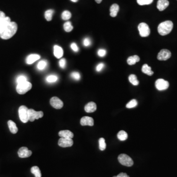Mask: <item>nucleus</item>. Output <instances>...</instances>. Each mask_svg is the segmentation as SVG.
Returning <instances> with one entry per match:
<instances>
[{
  "label": "nucleus",
  "instance_id": "ddd939ff",
  "mask_svg": "<svg viewBox=\"0 0 177 177\" xmlns=\"http://www.w3.org/2000/svg\"><path fill=\"white\" fill-rule=\"evenodd\" d=\"M80 123L82 126H93L94 125V119L92 117L85 116L82 117L80 120Z\"/></svg>",
  "mask_w": 177,
  "mask_h": 177
},
{
  "label": "nucleus",
  "instance_id": "a18cd8bd",
  "mask_svg": "<svg viewBox=\"0 0 177 177\" xmlns=\"http://www.w3.org/2000/svg\"><path fill=\"white\" fill-rule=\"evenodd\" d=\"M72 2H74V3H76V2H77L78 0H71Z\"/></svg>",
  "mask_w": 177,
  "mask_h": 177
},
{
  "label": "nucleus",
  "instance_id": "c756f323",
  "mask_svg": "<svg viewBox=\"0 0 177 177\" xmlns=\"http://www.w3.org/2000/svg\"><path fill=\"white\" fill-rule=\"evenodd\" d=\"M71 17V13L68 11H65L62 14V18L64 20H69Z\"/></svg>",
  "mask_w": 177,
  "mask_h": 177
},
{
  "label": "nucleus",
  "instance_id": "1a4fd4ad",
  "mask_svg": "<svg viewBox=\"0 0 177 177\" xmlns=\"http://www.w3.org/2000/svg\"><path fill=\"white\" fill-rule=\"evenodd\" d=\"M73 144V141L71 138H61L58 141L59 146L63 148L70 147L72 146Z\"/></svg>",
  "mask_w": 177,
  "mask_h": 177
},
{
  "label": "nucleus",
  "instance_id": "a211bd4d",
  "mask_svg": "<svg viewBox=\"0 0 177 177\" xmlns=\"http://www.w3.org/2000/svg\"><path fill=\"white\" fill-rule=\"evenodd\" d=\"M54 55L57 59H60L63 55V49L58 45L54 46Z\"/></svg>",
  "mask_w": 177,
  "mask_h": 177
},
{
  "label": "nucleus",
  "instance_id": "f257e3e1",
  "mask_svg": "<svg viewBox=\"0 0 177 177\" xmlns=\"http://www.w3.org/2000/svg\"><path fill=\"white\" fill-rule=\"evenodd\" d=\"M17 29L18 26L16 23L11 22L6 28L3 32H0V37L3 39H11L16 34Z\"/></svg>",
  "mask_w": 177,
  "mask_h": 177
},
{
  "label": "nucleus",
  "instance_id": "f8f14e48",
  "mask_svg": "<svg viewBox=\"0 0 177 177\" xmlns=\"http://www.w3.org/2000/svg\"><path fill=\"white\" fill-rule=\"evenodd\" d=\"M18 154L20 158H26L30 157L32 154V152L30 150H29L28 148L23 147L19 149Z\"/></svg>",
  "mask_w": 177,
  "mask_h": 177
},
{
  "label": "nucleus",
  "instance_id": "bb28decb",
  "mask_svg": "<svg viewBox=\"0 0 177 177\" xmlns=\"http://www.w3.org/2000/svg\"><path fill=\"white\" fill-rule=\"evenodd\" d=\"M128 80L129 82L134 86H137L139 83L138 80H137V76L134 74L130 75L128 77Z\"/></svg>",
  "mask_w": 177,
  "mask_h": 177
},
{
  "label": "nucleus",
  "instance_id": "9b49d317",
  "mask_svg": "<svg viewBox=\"0 0 177 177\" xmlns=\"http://www.w3.org/2000/svg\"><path fill=\"white\" fill-rule=\"evenodd\" d=\"M171 53L167 49L160 50L157 55V59L159 61H166L171 57Z\"/></svg>",
  "mask_w": 177,
  "mask_h": 177
},
{
  "label": "nucleus",
  "instance_id": "72a5a7b5",
  "mask_svg": "<svg viewBox=\"0 0 177 177\" xmlns=\"http://www.w3.org/2000/svg\"><path fill=\"white\" fill-rule=\"evenodd\" d=\"M57 80H58V77L57 76L54 75L48 76V77L46 78V81L48 83L55 82L56 81H57Z\"/></svg>",
  "mask_w": 177,
  "mask_h": 177
},
{
  "label": "nucleus",
  "instance_id": "c9c22d12",
  "mask_svg": "<svg viewBox=\"0 0 177 177\" xmlns=\"http://www.w3.org/2000/svg\"><path fill=\"white\" fill-rule=\"evenodd\" d=\"M26 81H27V77L24 75L19 76L16 80L17 84L25 82Z\"/></svg>",
  "mask_w": 177,
  "mask_h": 177
},
{
  "label": "nucleus",
  "instance_id": "0eeeda50",
  "mask_svg": "<svg viewBox=\"0 0 177 177\" xmlns=\"http://www.w3.org/2000/svg\"><path fill=\"white\" fill-rule=\"evenodd\" d=\"M29 114V120L31 122H34L35 120H37L41 118L43 116V112L42 111H35L32 109H30L28 110Z\"/></svg>",
  "mask_w": 177,
  "mask_h": 177
},
{
  "label": "nucleus",
  "instance_id": "9d476101",
  "mask_svg": "<svg viewBox=\"0 0 177 177\" xmlns=\"http://www.w3.org/2000/svg\"><path fill=\"white\" fill-rule=\"evenodd\" d=\"M50 103L53 107L57 109H61L63 106V102H62L59 98L56 97L51 98L50 101Z\"/></svg>",
  "mask_w": 177,
  "mask_h": 177
},
{
  "label": "nucleus",
  "instance_id": "f3484780",
  "mask_svg": "<svg viewBox=\"0 0 177 177\" xmlns=\"http://www.w3.org/2000/svg\"><path fill=\"white\" fill-rule=\"evenodd\" d=\"M97 110V105L94 102H90L85 106V110L87 113H92Z\"/></svg>",
  "mask_w": 177,
  "mask_h": 177
},
{
  "label": "nucleus",
  "instance_id": "37998d69",
  "mask_svg": "<svg viewBox=\"0 0 177 177\" xmlns=\"http://www.w3.org/2000/svg\"><path fill=\"white\" fill-rule=\"evenodd\" d=\"M6 17V14H5V13L3 12V11H0V21H1L4 18H5Z\"/></svg>",
  "mask_w": 177,
  "mask_h": 177
},
{
  "label": "nucleus",
  "instance_id": "ea45409f",
  "mask_svg": "<svg viewBox=\"0 0 177 177\" xmlns=\"http://www.w3.org/2000/svg\"><path fill=\"white\" fill-rule=\"evenodd\" d=\"M104 63H99L96 67V71L97 72H100L103 69V68H104Z\"/></svg>",
  "mask_w": 177,
  "mask_h": 177
},
{
  "label": "nucleus",
  "instance_id": "423d86ee",
  "mask_svg": "<svg viewBox=\"0 0 177 177\" xmlns=\"http://www.w3.org/2000/svg\"><path fill=\"white\" fill-rule=\"evenodd\" d=\"M138 29L140 36L142 37H147L150 34V29L146 23H140L138 27Z\"/></svg>",
  "mask_w": 177,
  "mask_h": 177
},
{
  "label": "nucleus",
  "instance_id": "412c9836",
  "mask_svg": "<svg viewBox=\"0 0 177 177\" xmlns=\"http://www.w3.org/2000/svg\"><path fill=\"white\" fill-rule=\"evenodd\" d=\"M8 124L11 133H13V134H16L17 133L18 129V128L16 126V123L14 122H13V121L11 120L8 121Z\"/></svg>",
  "mask_w": 177,
  "mask_h": 177
},
{
  "label": "nucleus",
  "instance_id": "7ed1b4c3",
  "mask_svg": "<svg viewBox=\"0 0 177 177\" xmlns=\"http://www.w3.org/2000/svg\"><path fill=\"white\" fill-rule=\"evenodd\" d=\"M32 88V84L28 81L18 84L16 88L17 92L20 94H24L28 92Z\"/></svg>",
  "mask_w": 177,
  "mask_h": 177
},
{
  "label": "nucleus",
  "instance_id": "cd10ccee",
  "mask_svg": "<svg viewBox=\"0 0 177 177\" xmlns=\"http://www.w3.org/2000/svg\"><path fill=\"white\" fill-rule=\"evenodd\" d=\"M63 29L66 32H71L73 29V27L71 25V22L68 21L64 24Z\"/></svg>",
  "mask_w": 177,
  "mask_h": 177
},
{
  "label": "nucleus",
  "instance_id": "c03bdc74",
  "mask_svg": "<svg viewBox=\"0 0 177 177\" xmlns=\"http://www.w3.org/2000/svg\"><path fill=\"white\" fill-rule=\"evenodd\" d=\"M96 2L97 3V4H100L102 2V0H95Z\"/></svg>",
  "mask_w": 177,
  "mask_h": 177
},
{
  "label": "nucleus",
  "instance_id": "2f4dec72",
  "mask_svg": "<svg viewBox=\"0 0 177 177\" xmlns=\"http://www.w3.org/2000/svg\"><path fill=\"white\" fill-rule=\"evenodd\" d=\"M47 65V62L46 61L42 60L39 62L37 65V68L39 70H43L45 68H46V66Z\"/></svg>",
  "mask_w": 177,
  "mask_h": 177
},
{
  "label": "nucleus",
  "instance_id": "4be33fe9",
  "mask_svg": "<svg viewBox=\"0 0 177 177\" xmlns=\"http://www.w3.org/2000/svg\"><path fill=\"white\" fill-rule=\"evenodd\" d=\"M140 61V58L138 56L134 55L128 57L127 60V63L129 65H135L137 62Z\"/></svg>",
  "mask_w": 177,
  "mask_h": 177
},
{
  "label": "nucleus",
  "instance_id": "4c0bfd02",
  "mask_svg": "<svg viewBox=\"0 0 177 177\" xmlns=\"http://www.w3.org/2000/svg\"><path fill=\"white\" fill-rule=\"evenodd\" d=\"M83 43L84 46H86V47H88V46H90L91 44V40L89 38L86 37L84 39L83 42Z\"/></svg>",
  "mask_w": 177,
  "mask_h": 177
},
{
  "label": "nucleus",
  "instance_id": "5701e85b",
  "mask_svg": "<svg viewBox=\"0 0 177 177\" xmlns=\"http://www.w3.org/2000/svg\"><path fill=\"white\" fill-rule=\"evenodd\" d=\"M142 71L144 73L147 74L148 75L152 76L154 74V72L152 71L151 67L149 66L147 64H145L143 66L142 68Z\"/></svg>",
  "mask_w": 177,
  "mask_h": 177
},
{
  "label": "nucleus",
  "instance_id": "a878e982",
  "mask_svg": "<svg viewBox=\"0 0 177 177\" xmlns=\"http://www.w3.org/2000/svg\"><path fill=\"white\" fill-rule=\"evenodd\" d=\"M117 137L120 141H123L128 139V135L126 131L121 130L117 134Z\"/></svg>",
  "mask_w": 177,
  "mask_h": 177
},
{
  "label": "nucleus",
  "instance_id": "b1692460",
  "mask_svg": "<svg viewBox=\"0 0 177 177\" xmlns=\"http://www.w3.org/2000/svg\"><path fill=\"white\" fill-rule=\"evenodd\" d=\"M31 172L34 174L35 177H42V173L39 168L37 166H35L31 168Z\"/></svg>",
  "mask_w": 177,
  "mask_h": 177
},
{
  "label": "nucleus",
  "instance_id": "473e14b6",
  "mask_svg": "<svg viewBox=\"0 0 177 177\" xmlns=\"http://www.w3.org/2000/svg\"><path fill=\"white\" fill-rule=\"evenodd\" d=\"M154 1V0H137L138 4L140 6L148 5L151 4Z\"/></svg>",
  "mask_w": 177,
  "mask_h": 177
},
{
  "label": "nucleus",
  "instance_id": "2eb2a0df",
  "mask_svg": "<svg viewBox=\"0 0 177 177\" xmlns=\"http://www.w3.org/2000/svg\"><path fill=\"white\" fill-rule=\"evenodd\" d=\"M169 5L168 0H159L157 3V8L159 11H161L166 9Z\"/></svg>",
  "mask_w": 177,
  "mask_h": 177
},
{
  "label": "nucleus",
  "instance_id": "39448f33",
  "mask_svg": "<svg viewBox=\"0 0 177 177\" xmlns=\"http://www.w3.org/2000/svg\"><path fill=\"white\" fill-rule=\"evenodd\" d=\"M119 162L124 166L128 167L132 166L133 165V161L131 157L127 154H121L118 157Z\"/></svg>",
  "mask_w": 177,
  "mask_h": 177
},
{
  "label": "nucleus",
  "instance_id": "79ce46f5",
  "mask_svg": "<svg viewBox=\"0 0 177 177\" xmlns=\"http://www.w3.org/2000/svg\"><path fill=\"white\" fill-rule=\"evenodd\" d=\"M113 177H129V176L125 173H120V174H118L116 176H114Z\"/></svg>",
  "mask_w": 177,
  "mask_h": 177
},
{
  "label": "nucleus",
  "instance_id": "f03ea898",
  "mask_svg": "<svg viewBox=\"0 0 177 177\" xmlns=\"http://www.w3.org/2000/svg\"><path fill=\"white\" fill-rule=\"evenodd\" d=\"M173 28V23L171 21H166L160 23L158 26V32L160 35H166L171 32Z\"/></svg>",
  "mask_w": 177,
  "mask_h": 177
},
{
  "label": "nucleus",
  "instance_id": "6ab92c4d",
  "mask_svg": "<svg viewBox=\"0 0 177 177\" xmlns=\"http://www.w3.org/2000/svg\"><path fill=\"white\" fill-rule=\"evenodd\" d=\"M59 135L62 138H73L74 135L71 131L68 130H61L59 133Z\"/></svg>",
  "mask_w": 177,
  "mask_h": 177
},
{
  "label": "nucleus",
  "instance_id": "a19ab883",
  "mask_svg": "<svg viewBox=\"0 0 177 177\" xmlns=\"http://www.w3.org/2000/svg\"><path fill=\"white\" fill-rule=\"evenodd\" d=\"M71 47L72 50H73V51H74V52H78L79 50V48L78 46H77V45L75 43H74V42H73V43H71Z\"/></svg>",
  "mask_w": 177,
  "mask_h": 177
},
{
  "label": "nucleus",
  "instance_id": "f704fd0d",
  "mask_svg": "<svg viewBox=\"0 0 177 177\" xmlns=\"http://www.w3.org/2000/svg\"><path fill=\"white\" fill-rule=\"evenodd\" d=\"M71 77L73 79L75 80H79L81 78V76L78 72L77 71H74L71 73Z\"/></svg>",
  "mask_w": 177,
  "mask_h": 177
},
{
  "label": "nucleus",
  "instance_id": "20e7f679",
  "mask_svg": "<svg viewBox=\"0 0 177 177\" xmlns=\"http://www.w3.org/2000/svg\"><path fill=\"white\" fill-rule=\"evenodd\" d=\"M28 109L26 106L22 105L20 106L18 110L19 116L20 120L24 123H27L29 121V114Z\"/></svg>",
  "mask_w": 177,
  "mask_h": 177
},
{
  "label": "nucleus",
  "instance_id": "e433bc0d",
  "mask_svg": "<svg viewBox=\"0 0 177 177\" xmlns=\"http://www.w3.org/2000/svg\"><path fill=\"white\" fill-rule=\"evenodd\" d=\"M66 60L65 58L61 59L59 61V66L62 68H65L66 67Z\"/></svg>",
  "mask_w": 177,
  "mask_h": 177
},
{
  "label": "nucleus",
  "instance_id": "393cba45",
  "mask_svg": "<svg viewBox=\"0 0 177 177\" xmlns=\"http://www.w3.org/2000/svg\"><path fill=\"white\" fill-rule=\"evenodd\" d=\"M54 11L53 9H48L45 12V18L47 21H50L52 19L53 15L54 14Z\"/></svg>",
  "mask_w": 177,
  "mask_h": 177
},
{
  "label": "nucleus",
  "instance_id": "6e6552de",
  "mask_svg": "<svg viewBox=\"0 0 177 177\" xmlns=\"http://www.w3.org/2000/svg\"><path fill=\"white\" fill-rule=\"evenodd\" d=\"M156 87L159 91H163L167 89L169 86V83L167 81L163 79H159L155 83Z\"/></svg>",
  "mask_w": 177,
  "mask_h": 177
},
{
  "label": "nucleus",
  "instance_id": "4468645a",
  "mask_svg": "<svg viewBox=\"0 0 177 177\" xmlns=\"http://www.w3.org/2000/svg\"><path fill=\"white\" fill-rule=\"evenodd\" d=\"M40 58V55H39L38 54H30V55L27 57L26 62L28 65H31L36 62L37 61L39 60Z\"/></svg>",
  "mask_w": 177,
  "mask_h": 177
},
{
  "label": "nucleus",
  "instance_id": "dca6fc26",
  "mask_svg": "<svg viewBox=\"0 0 177 177\" xmlns=\"http://www.w3.org/2000/svg\"><path fill=\"white\" fill-rule=\"evenodd\" d=\"M11 22V18L9 17H6L0 21V32H2L6 28Z\"/></svg>",
  "mask_w": 177,
  "mask_h": 177
},
{
  "label": "nucleus",
  "instance_id": "c85d7f7f",
  "mask_svg": "<svg viewBox=\"0 0 177 177\" xmlns=\"http://www.w3.org/2000/svg\"><path fill=\"white\" fill-rule=\"evenodd\" d=\"M99 148L101 151H104L106 147V144L105 143V141L103 138H100L99 139Z\"/></svg>",
  "mask_w": 177,
  "mask_h": 177
},
{
  "label": "nucleus",
  "instance_id": "58836bf2",
  "mask_svg": "<svg viewBox=\"0 0 177 177\" xmlns=\"http://www.w3.org/2000/svg\"><path fill=\"white\" fill-rule=\"evenodd\" d=\"M106 53H107V52H106L105 50L103 49H99L98 50L97 54H98V55L99 57H103L106 55Z\"/></svg>",
  "mask_w": 177,
  "mask_h": 177
},
{
  "label": "nucleus",
  "instance_id": "aec40b11",
  "mask_svg": "<svg viewBox=\"0 0 177 177\" xmlns=\"http://www.w3.org/2000/svg\"><path fill=\"white\" fill-rule=\"evenodd\" d=\"M119 5H117L116 4H114L111 6L110 8V15L111 17H116L117 16V14H118V13L119 12Z\"/></svg>",
  "mask_w": 177,
  "mask_h": 177
},
{
  "label": "nucleus",
  "instance_id": "7c9ffc66",
  "mask_svg": "<svg viewBox=\"0 0 177 177\" xmlns=\"http://www.w3.org/2000/svg\"><path fill=\"white\" fill-rule=\"evenodd\" d=\"M138 104V102L136 99H133L126 104V107L128 108H133L135 107Z\"/></svg>",
  "mask_w": 177,
  "mask_h": 177
}]
</instances>
